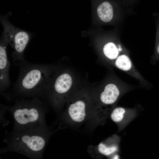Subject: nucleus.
<instances>
[{"label":"nucleus","instance_id":"1","mask_svg":"<svg viewBox=\"0 0 159 159\" xmlns=\"http://www.w3.org/2000/svg\"><path fill=\"white\" fill-rule=\"evenodd\" d=\"M15 66L19 74L11 97H39L43 100L46 86L51 78L52 68L49 65L31 63L25 60Z\"/></svg>","mask_w":159,"mask_h":159},{"label":"nucleus","instance_id":"2","mask_svg":"<svg viewBox=\"0 0 159 159\" xmlns=\"http://www.w3.org/2000/svg\"><path fill=\"white\" fill-rule=\"evenodd\" d=\"M51 134L49 127L46 129L14 130L8 132L3 142L6 146L0 153L14 152L32 159H42Z\"/></svg>","mask_w":159,"mask_h":159},{"label":"nucleus","instance_id":"3","mask_svg":"<svg viewBox=\"0 0 159 159\" xmlns=\"http://www.w3.org/2000/svg\"><path fill=\"white\" fill-rule=\"evenodd\" d=\"M41 99L21 98L15 99L13 105L1 104V107L12 115L14 120L13 129H46L49 127L45 119L48 108L46 102Z\"/></svg>","mask_w":159,"mask_h":159},{"label":"nucleus","instance_id":"4","mask_svg":"<svg viewBox=\"0 0 159 159\" xmlns=\"http://www.w3.org/2000/svg\"><path fill=\"white\" fill-rule=\"evenodd\" d=\"M0 21L4 29L3 35L14 49L12 57L15 65L24 60V53L30 40V35L11 24L6 16H1Z\"/></svg>","mask_w":159,"mask_h":159},{"label":"nucleus","instance_id":"5","mask_svg":"<svg viewBox=\"0 0 159 159\" xmlns=\"http://www.w3.org/2000/svg\"><path fill=\"white\" fill-rule=\"evenodd\" d=\"M114 65L137 80L143 87L150 89L151 84L141 74L133 64L127 52L120 54L114 61Z\"/></svg>","mask_w":159,"mask_h":159},{"label":"nucleus","instance_id":"6","mask_svg":"<svg viewBox=\"0 0 159 159\" xmlns=\"http://www.w3.org/2000/svg\"><path fill=\"white\" fill-rule=\"evenodd\" d=\"M8 42L3 35L0 42V92L4 95L11 84L9 77L10 63L7 53Z\"/></svg>","mask_w":159,"mask_h":159},{"label":"nucleus","instance_id":"7","mask_svg":"<svg viewBox=\"0 0 159 159\" xmlns=\"http://www.w3.org/2000/svg\"><path fill=\"white\" fill-rule=\"evenodd\" d=\"M67 113L74 121L82 122L86 116L85 103L82 101L79 100L71 104L68 107Z\"/></svg>","mask_w":159,"mask_h":159},{"label":"nucleus","instance_id":"8","mask_svg":"<svg viewBox=\"0 0 159 159\" xmlns=\"http://www.w3.org/2000/svg\"><path fill=\"white\" fill-rule=\"evenodd\" d=\"M97 11L99 17L102 21L105 22L110 21L113 17L112 3L108 1H102L98 6Z\"/></svg>","mask_w":159,"mask_h":159},{"label":"nucleus","instance_id":"9","mask_svg":"<svg viewBox=\"0 0 159 159\" xmlns=\"http://www.w3.org/2000/svg\"><path fill=\"white\" fill-rule=\"evenodd\" d=\"M120 44L116 45L112 42L105 44L103 48V51L105 57L110 60H115L121 53L127 52Z\"/></svg>","mask_w":159,"mask_h":159},{"label":"nucleus","instance_id":"10","mask_svg":"<svg viewBox=\"0 0 159 159\" xmlns=\"http://www.w3.org/2000/svg\"><path fill=\"white\" fill-rule=\"evenodd\" d=\"M126 112V109L125 108L120 107H117L112 112L111 118L114 122H120L124 118Z\"/></svg>","mask_w":159,"mask_h":159},{"label":"nucleus","instance_id":"11","mask_svg":"<svg viewBox=\"0 0 159 159\" xmlns=\"http://www.w3.org/2000/svg\"><path fill=\"white\" fill-rule=\"evenodd\" d=\"M117 147L115 145L107 146L103 143H100L98 145V150L101 154L106 156L110 155L116 152Z\"/></svg>","mask_w":159,"mask_h":159},{"label":"nucleus","instance_id":"12","mask_svg":"<svg viewBox=\"0 0 159 159\" xmlns=\"http://www.w3.org/2000/svg\"><path fill=\"white\" fill-rule=\"evenodd\" d=\"M158 27L154 53L151 61V63L154 65L159 60V26Z\"/></svg>","mask_w":159,"mask_h":159},{"label":"nucleus","instance_id":"13","mask_svg":"<svg viewBox=\"0 0 159 159\" xmlns=\"http://www.w3.org/2000/svg\"><path fill=\"white\" fill-rule=\"evenodd\" d=\"M113 158V159H118L119 156L118 155H115Z\"/></svg>","mask_w":159,"mask_h":159}]
</instances>
